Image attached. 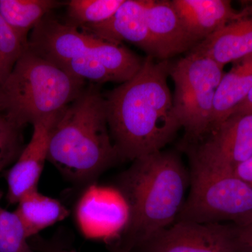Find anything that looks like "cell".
I'll list each match as a JSON object with an SVG mask.
<instances>
[{
	"label": "cell",
	"mask_w": 252,
	"mask_h": 252,
	"mask_svg": "<svg viewBox=\"0 0 252 252\" xmlns=\"http://www.w3.org/2000/svg\"><path fill=\"white\" fill-rule=\"evenodd\" d=\"M170 64L147 56L135 77L104 95L109 132L122 160L162 151L181 128L167 84Z\"/></svg>",
	"instance_id": "6da1fadb"
},
{
	"label": "cell",
	"mask_w": 252,
	"mask_h": 252,
	"mask_svg": "<svg viewBox=\"0 0 252 252\" xmlns=\"http://www.w3.org/2000/svg\"><path fill=\"white\" fill-rule=\"evenodd\" d=\"M118 183L127 210L123 232L133 248L175 223L190 176L177 154L162 150L136 159Z\"/></svg>",
	"instance_id": "7a4b0ae2"
},
{
	"label": "cell",
	"mask_w": 252,
	"mask_h": 252,
	"mask_svg": "<svg viewBox=\"0 0 252 252\" xmlns=\"http://www.w3.org/2000/svg\"><path fill=\"white\" fill-rule=\"evenodd\" d=\"M119 160L109 132L104 95L95 86L85 88L54 123L47 160L69 180L86 183Z\"/></svg>",
	"instance_id": "3957f363"
},
{
	"label": "cell",
	"mask_w": 252,
	"mask_h": 252,
	"mask_svg": "<svg viewBox=\"0 0 252 252\" xmlns=\"http://www.w3.org/2000/svg\"><path fill=\"white\" fill-rule=\"evenodd\" d=\"M85 81L27 49L0 86V114L19 128L62 112Z\"/></svg>",
	"instance_id": "277c9868"
},
{
	"label": "cell",
	"mask_w": 252,
	"mask_h": 252,
	"mask_svg": "<svg viewBox=\"0 0 252 252\" xmlns=\"http://www.w3.org/2000/svg\"><path fill=\"white\" fill-rule=\"evenodd\" d=\"M189 176L190 190L176 221L240 225L252 219V190L234 172L191 160Z\"/></svg>",
	"instance_id": "5b68a950"
},
{
	"label": "cell",
	"mask_w": 252,
	"mask_h": 252,
	"mask_svg": "<svg viewBox=\"0 0 252 252\" xmlns=\"http://www.w3.org/2000/svg\"><path fill=\"white\" fill-rule=\"evenodd\" d=\"M223 68L207 56L191 51L170 62L169 74L175 87L174 109L190 140L200 142L211 132L214 102L224 74Z\"/></svg>",
	"instance_id": "8992f818"
},
{
	"label": "cell",
	"mask_w": 252,
	"mask_h": 252,
	"mask_svg": "<svg viewBox=\"0 0 252 252\" xmlns=\"http://www.w3.org/2000/svg\"><path fill=\"white\" fill-rule=\"evenodd\" d=\"M144 252H238L233 223L177 220L140 245Z\"/></svg>",
	"instance_id": "52a82bcc"
},
{
	"label": "cell",
	"mask_w": 252,
	"mask_h": 252,
	"mask_svg": "<svg viewBox=\"0 0 252 252\" xmlns=\"http://www.w3.org/2000/svg\"><path fill=\"white\" fill-rule=\"evenodd\" d=\"M200 142L192 161L233 172L252 156V113L232 114Z\"/></svg>",
	"instance_id": "ba28073f"
},
{
	"label": "cell",
	"mask_w": 252,
	"mask_h": 252,
	"mask_svg": "<svg viewBox=\"0 0 252 252\" xmlns=\"http://www.w3.org/2000/svg\"><path fill=\"white\" fill-rule=\"evenodd\" d=\"M102 40L47 15L31 31L28 48L61 67L73 59L90 56L94 46Z\"/></svg>",
	"instance_id": "9c48e42d"
},
{
	"label": "cell",
	"mask_w": 252,
	"mask_h": 252,
	"mask_svg": "<svg viewBox=\"0 0 252 252\" xmlns=\"http://www.w3.org/2000/svg\"><path fill=\"white\" fill-rule=\"evenodd\" d=\"M61 113L33 125L31 141L23 149L6 176L7 200L10 204H17L25 193L38 189L41 174L47 160L50 134Z\"/></svg>",
	"instance_id": "30bf717a"
},
{
	"label": "cell",
	"mask_w": 252,
	"mask_h": 252,
	"mask_svg": "<svg viewBox=\"0 0 252 252\" xmlns=\"http://www.w3.org/2000/svg\"><path fill=\"white\" fill-rule=\"evenodd\" d=\"M81 29L109 42L121 44L127 41L135 44L147 53V56L161 61L147 27L145 0H124L107 21Z\"/></svg>",
	"instance_id": "8fae6325"
},
{
	"label": "cell",
	"mask_w": 252,
	"mask_h": 252,
	"mask_svg": "<svg viewBox=\"0 0 252 252\" xmlns=\"http://www.w3.org/2000/svg\"><path fill=\"white\" fill-rule=\"evenodd\" d=\"M145 14L149 34L161 61L188 53L198 44L186 30L171 1L145 0Z\"/></svg>",
	"instance_id": "7c38bea8"
},
{
	"label": "cell",
	"mask_w": 252,
	"mask_h": 252,
	"mask_svg": "<svg viewBox=\"0 0 252 252\" xmlns=\"http://www.w3.org/2000/svg\"><path fill=\"white\" fill-rule=\"evenodd\" d=\"M171 1L186 30L198 44L248 11V7L236 11L228 0Z\"/></svg>",
	"instance_id": "4fadbf2b"
},
{
	"label": "cell",
	"mask_w": 252,
	"mask_h": 252,
	"mask_svg": "<svg viewBox=\"0 0 252 252\" xmlns=\"http://www.w3.org/2000/svg\"><path fill=\"white\" fill-rule=\"evenodd\" d=\"M190 51L207 56L223 67L252 55V6H248L243 17L228 23Z\"/></svg>",
	"instance_id": "5bb4252c"
},
{
	"label": "cell",
	"mask_w": 252,
	"mask_h": 252,
	"mask_svg": "<svg viewBox=\"0 0 252 252\" xmlns=\"http://www.w3.org/2000/svg\"><path fill=\"white\" fill-rule=\"evenodd\" d=\"M233 63L217 88L211 131L231 116L252 88V55Z\"/></svg>",
	"instance_id": "9a60e30c"
},
{
	"label": "cell",
	"mask_w": 252,
	"mask_h": 252,
	"mask_svg": "<svg viewBox=\"0 0 252 252\" xmlns=\"http://www.w3.org/2000/svg\"><path fill=\"white\" fill-rule=\"evenodd\" d=\"M82 200L95 207V215L79 218L82 226L87 228L88 234L94 237L106 236L125 226L127 219V210L121 195L109 193L102 189H94ZM123 230V229H122Z\"/></svg>",
	"instance_id": "2e32d148"
},
{
	"label": "cell",
	"mask_w": 252,
	"mask_h": 252,
	"mask_svg": "<svg viewBox=\"0 0 252 252\" xmlns=\"http://www.w3.org/2000/svg\"><path fill=\"white\" fill-rule=\"evenodd\" d=\"M14 212L22 223L28 238L64 220L69 210L56 199L43 195L38 189L24 194Z\"/></svg>",
	"instance_id": "e0dca14e"
},
{
	"label": "cell",
	"mask_w": 252,
	"mask_h": 252,
	"mask_svg": "<svg viewBox=\"0 0 252 252\" xmlns=\"http://www.w3.org/2000/svg\"><path fill=\"white\" fill-rule=\"evenodd\" d=\"M63 4L56 0H0V15L28 46L29 33L53 9Z\"/></svg>",
	"instance_id": "ac0fdd59"
},
{
	"label": "cell",
	"mask_w": 252,
	"mask_h": 252,
	"mask_svg": "<svg viewBox=\"0 0 252 252\" xmlns=\"http://www.w3.org/2000/svg\"><path fill=\"white\" fill-rule=\"evenodd\" d=\"M124 0H70L67 5V24L77 28L107 21Z\"/></svg>",
	"instance_id": "d6986e66"
},
{
	"label": "cell",
	"mask_w": 252,
	"mask_h": 252,
	"mask_svg": "<svg viewBox=\"0 0 252 252\" xmlns=\"http://www.w3.org/2000/svg\"><path fill=\"white\" fill-rule=\"evenodd\" d=\"M28 239L16 214L0 207V252H34Z\"/></svg>",
	"instance_id": "ffe728a7"
},
{
	"label": "cell",
	"mask_w": 252,
	"mask_h": 252,
	"mask_svg": "<svg viewBox=\"0 0 252 252\" xmlns=\"http://www.w3.org/2000/svg\"><path fill=\"white\" fill-rule=\"evenodd\" d=\"M27 47L0 15V86Z\"/></svg>",
	"instance_id": "44dd1931"
},
{
	"label": "cell",
	"mask_w": 252,
	"mask_h": 252,
	"mask_svg": "<svg viewBox=\"0 0 252 252\" xmlns=\"http://www.w3.org/2000/svg\"><path fill=\"white\" fill-rule=\"evenodd\" d=\"M21 129L0 114V172L22 152Z\"/></svg>",
	"instance_id": "7402d4cb"
},
{
	"label": "cell",
	"mask_w": 252,
	"mask_h": 252,
	"mask_svg": "<svg viewBox=\"0 0 252 252\" xmlns=\"http://www.w3.org/2000/svg\"><path fill=\"white\" fill-rule=\"evenodd\" d=\"M61 67L72 76L84 81L87 79L95 84L114 82L106 68L91 55L73 59Z\"/></svg>",
	"instance_id": "603a6c76"
},
{
	"label": "cell",
	"mask_w": 252,
	"mask_h": 252,
	"mask_svg": "<svg viewBox=\"0 0 252 252\" xmlns=\"http://www.w3.org/2000/svg\"><path fill=\"white\" fill-rule=\"evenodd\" d=\"M235 225L240 250H252V219L243 224Z\"/></svg>",
	"instance_id": "cb8c5ba5"
},
{
	"label": "cell",
	"mask_w": 252,
	"mask_h": 252,
	"mask_svg": "<svg viewBox=\"0 0 252 252\" xmlns=\"http://www.w3.org/2000/svg\"><path fill=\"white\" fill-rule=\"evenodd\" d=\"M233 172L252 190V156L248 160L239 164Z\"/></svg>",
	"instance_id": "d4e9b609"
},
{
	"label": "cell",
	"mask_w": 252,
	"mask_h": 252,
	"mask_svg": "<svg viewBox=\"0 0 252 252\" xmlns=\"http://www.w3.org/2000/svg\"><path fill=\"white\" fill-rule=\"evenodd\" d=\"M248 113H252V88L245 99L234 109L232 114Z\"/></svg>",
	"instance_id": "484cf974"
},
{
	"label": "cell",
	"mask_w": 252,
	"mask_h": 252,
	"mask_svg": "<svg viewBox=\"0 0 252 252\" xmlns=\"http://www.w3.org/2000/svg\"><path fill=\"white\" fill-rule=\"evenodd\" d=\"M45 252H76L74 251H69V250H59V249H49V250H46Z\"/></svg>",
	"instance_id": "4316f807"
},
{
	"label": "cell",
	"mask_w": 252,
	"mask_h": 252,
	"mask_svg": "<svg viewBox=\"0 0 252 252\" xmlns=\"http://www.w3.org/2000/svg\"><path fill=\"white\" fill-rule=\"evenodd\" d=\"M238 252H252V250H244Z\"/></svg>",
	"instance_id": "83f0119b"
},
{
	"label": "cell",
	"mask_w": 252,
	"mask_h": 252,
	"mask_svg": "<svg viewBox=\"0 0 252 252\" xmlns=\"http://www.w3.org/2000/svg\"><path fill=\"white\" fill-rule=\"evenodd\" d=\"M119 252H132L129 251V250H123V251Z\"/></svg>",
	"instance_id": "f1b7e54d"
}]
</instances>
